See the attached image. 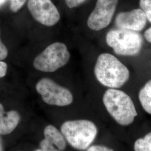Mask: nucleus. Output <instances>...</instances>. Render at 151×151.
I'll use <instances>...</instances> for the list:
<instances>
[{
  "instance_id": "5701e85b",
  "label": "nucleus",
  "mask_w": 151,
  "mask_h": 151,
  "mask_svg": "<svg viewBox=\"0 0 151 151\" xmlns=\"http://www.w3.org/2000/svg\"><path fill=\"white\" fill-rule=\"evenodd\" d=\"M6 0H0V6L3 5L5 3Z\"/></svg>"
},
{
  "instance_id": "4be33fe9",
  "label": "nucleus",
  "mask_w": 151,
  "mask_h": 151,
  "mask_svg": "<svg viewBox=\"0 0 151 151\" xmlns=\"http://www.w3.org/2000/svg\"><path fill=\"white\" fill-rule=\"evenodd\" d=\"M0 151H3V145H2V140L0 137Z\"/></svg>"
},
{
  "instance_id": "6ab92c4d",
  "label": "nucleus",
  "mask_w": 151,
  "mask_h": 151,
  "mask_svg": "<svg viewBox=\"0 0 151 151\" xmlns=\"http://www.w3.org/2000/svg\"><path fill=\"white\" fill-rule=\"evenodd\" d=\"M8 55V50L0 38V60H5Z\"/></svg>"
},
{
  "instance_id": "6e6552de",
  "label": "nucleus",
  "mask_w": 151,
  "mask_h": 151,
  "mask_svg": "<svg viewBox=\"0 0 151 151\" xmlns=\"http://www.w3.org/2000/svg\"><path fill=\"white\" fill-rule=\"evenodd\" d=\"M27 8L33 18L43 25L52 27L60 21V12L51 0H29Z\"/></svg>"
},
{
  "instance_id": "dca6fc26",
  "label": "nucleus",
  "mask_w": 151,
  "mask_h": 151,
  "mask_svg": "<svg viewBox=\"0 0 151 151\" xmlns=\"http://www.w3.org/2000/svg\"><path fill=\"white\" fill-rule=\"evenodd\" d=\"M10 9L14 12H16L21 9L25 4L27 0H10Z\"/></svg>"
},
{
  "instance_id": "39448f33",
  "label": "nucleus",
  "mask_w": 151,
  "mask_h": 151,
  "mask_svg": "<svg viewBox=\"0 0 151 151\" xmlns=\"http://www.w3.org/2000/svg\"><path fill=\"white\" fill-rule=\"evenodd\" d=\"M70 59L67 46L60 42L49 45L34 60L33 65L37 70L53 72L65 66Z\"/></svg>"
},
{
  "instance_id": "20e7f679",
  "label": "nucleus",
  "mask_w": 151,
  "mask_h": 151,
  "mask_svg": "<svg viewBox=\"0 0 151 151\" xmlns=\"http://www.w3.org/2000/svg\"><path fill=\"white\" fill-rule=\"evenodd\" d=\"M106 41L116 54L125 56L138 54L143 44V39L139 33L120 28L109 31Z\"/></svg>"
},
{
  "instance_id": "b1692460",
  "label": "nucleus",
  "mask_w": 151,
  "mask_h": 151,
  "mask_svg": "<svg viewBox=\"0 0 151 151\" xmlns=\"http://www.w3.org/2000/svg\"><path fill=\"white\" fill-rule=\"evenodd\" d=\"M34 151H43L42 150V149L40 148V149H37V150H35Z\"/></svg>"
},
{
  "instance_id": "0eeeda50",
  "label": "nucleus",
  "mask_w": 151,
  "mask_h": 151,
  "mask_svg": "<svg viewBox=\"0 0 151 151\" xmlns=\"http://www.w3.org/2000/svg\"><path fill=\"white\" fill-rule=\"evenodd\" d=\"M118 0H97L95 9L87 19V26L94 31L107 27L113 17Z\"/></svg>"
},
{
  "instance_id": "1a4fd4ad",
  "label": "nucleus",
  "mask_w": 151,
  "mask_h": 151,
  "mask_svg": "<svg viewBox=\"0 0 151 151\" xmlns=\"http://www.w3.org/2000/svg\"><path fill=\"white\" fill-rule=\"evenodd\" d=\"M147 20L144 11L141 9H137L118 14L115 19V23L120 29L138 32L145 27Z\"/></svg>"
},
{
  "instance_id": "aec40b11",
  "label": "nucleus",
  "mask_w": 151,
  "mask_h": 151,
  "mask_svg": "<svg viewBox=\"0 0 151 151\" xmlns=\"http://www.w3.org/2000/svg\"><path fill=\"white\" fill-rule=\"evenodd\" d=\"M7 70V65L5 62L0 60V78L5 76Z\"/></svg>"
},
{
  "instance_id": "9b49d317",
  "label": "nucleus",
  "mask_w": 151,
  "mask_h": 151,
  "mask_svg": "<svg viewBox=\"0 0 151 151\" xmlns=\"http://www.w3.org/2000/svg\"><path fill=\"white\" fill-rule=\"evenodd\" d=\"M44 139L61 151L66 148V141L64 135L53 125H47L44 129Z\"/></svg>"
},
{
  "instance_id": "9d476101",
  "label": "nucleus",
  "mask_w": 151,
  "mask_h": 151,
  "mask_svg": "<svg viewBox=\"0 0 151 151\" xmlns=\"http://www.w3.org/2000/svg\"><path fill=\"white\" fill-rule=\"evenodd\" d=\"M20 115L15 110L5 111L0 103V135H7L16 129L20 122Z\"/></svg>"
},
{
  "instance_id": "423d86ee",
  "label": "nucleus",
  "mask_w": 151,
  "mask_h": 151,
  "mask_svg": "<svg viewBox=\"0 0 151 151\" xmlns=\"http://www.w3.org/2000/svg\"><path fill=\"white\" fill-rule=\"evenodd\" d=\"M36 90L44 102L50 105L65 106L71 104L73 100L70 90L48 78H43L38 81Z\"/></svg>"
},
{
  "instance_id": "f3484780",
  "label": "nucleus",
  "mask_w": 151,
  "mask_h": 151,
  "mask_svg": "<svg viewBox=\"0 0 151 151\" xmlns=\"http://www.w3.org/2000/svg\"><path fill=\"white\" fill-rule=\"evenodd\" d=\"M86 151H115L112 148L104 145H91Z\"/></svg>"
},
{
  "instance_id": "ddd939ff",
  "label": "nucleus",
  "mask_w": 151,
  "mask_h": 151,
  "mask_svg": "<svg viewBox=\"0 0 151 151\" xmlns=\"http://www.w3.org/2000/svg\"><path fill=\"white\" fill-rule=\"evenodd\" d=\"M133 149V151H151V130L135 139Z\"/></svg>"
},
{
  "instance_id": "f03ea898",
  "label": "nucleus",
  "mask_w": 151,
  "mask_h": 151,
  "mask_svg": "<svg viewBox=\"0 0 151 151\" xmlns=\"http://www.w3.org/2000/svg\"><path fill=\"white\" fill-rule=\"evenodd\" d=\"M94 73L97 81L109 88L119 89L128 81L130 76L127 67L109 53H103L99 56Z\"/></svg>"
},
{
  "instance_id": "412c9836",
  "label": "nucleus",
  "mask_w": 151,
  "mask_h": 151,
  "mask_svg": "<svg viewBox=\"0 0 151 151\" xmlns=\"http://www.w3.org/2000/svg\"><path fill=\"white\" fill-rule=\"evenodd\" d=\"M145 37L146 40L151 43V27L147 30L145 32Z\"/></svg>"
},
{
  "instance_id": "f257e3e1",
  "label": "nucleus",
  "mask_w": 151,
  "mask_h": 151,
  "mask_svg": "<svg viewBox=\"0 0 151 151\" xmlns=\"http://www.w3.org/2000/svg\"><path fill=\"white\" fill-rule=\"evenodd\" d=\"M103 104L116 123L127 127L135 122L138 114L132 98L118 88H109L105 92Z\"/></svg>"
},
{
  "instance_id": "f8f14e48",
  "label": "nucleus",
  "mask_w": 151,
  "mask_h": 151,
  "mask_svg": "<svg viewBox=\"0 0 151 151\" xmlns=\"http://www.w3.org/2000/svg\"><path fill=\"white\" fill-rule=\"evenodd\" d=\"M138 99L144 111L151 115V80L147 81L140 89Z\"/></svg>"
},
{
  "instance_id": "7ed1b4c3",
  "label": "nucleus",
  "mask_w": 151,
  "mask_h": 151,
  "mask_svg": "<svg viewBox=\"0 0 151 151\" xmlns=\"http://www.w3.org/2000/svg\"><path fill=\"white\" fill-rule=\"evenodd\" d=\"M60 130L70 146L80 151H86L91 146L98 134L96 125L87 119L65 122Z\"/></svg>"
},
{
  "instance_id": "a211bd4d",
  "label": "nucleus",
  "mask_w": 151,
  "mask_h": 151,
  "mask_svg": "<svg viewBox=\"0 0 151 151\" xmlns=\"http://www.w3.org/2000/svg\"><path fill=\"white\" fill-rule=\"evenodd\" d=\"M86 1V0H65V2L70 9H72L80 5Z\"/></svg>"
},
{
  "instance_id": "4468645a",
  "label": "nucleus",
  "mask_w": 151,
  "mask_h": 151,
  "mask_svg": "<svg viewBox=\"0 0 151 151\" xmlns=\"http://www.w3.org/2000/svg\"><path fill=\"white\" fill-rule=\"evenodd\" d=\"M139 5L145 13L147 19L151 22V0H140Z\"/></svg>"
},
{
  "instance_id": "2eb2a0df",
  "label": "nucleus",
  "mask_w": 151,
  "mask_h": 151,
  "mask_svg": "<svg viewBox=\"0 0 151 151\" xmlns=\"http://www.w3.org/2000/svg\"><path fill=\"white\" fill-rule=\"evenodd\" d=\"M40 148L43 151H62L57 148L56 147H55L45 139L40 142Z\"/></svg>"
}]
</instances>
